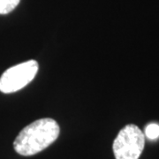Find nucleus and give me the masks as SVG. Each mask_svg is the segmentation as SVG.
I'll list each match as a JSON object with an SVG mask.
<instances>
[{
	"mask_svg": "<svg viewBox=\"0 0 159 159\" xmlns=\"http://www.w3.org/2000/svg\"><path fill=\"white\" fill-rule=\"evenodd\" d=\"M145 135L150 140H155L159 137V125L149 124L145 128Z\"/></svg>",
	"mask_w": 159,
	"mask_h": 159,
	"instance_id": "5",
	"label": "nucleus"
},
{
	"mask_svg": "<svg viewBox=\"0 0 159 159\" xmlns=\"http://www.w3.org/2000/svg\"><path fill=\"white\" fill-rule=\"evenodd\" d=\"M20 0H0V14H7L13 11Z\"/></svg>",
	"mask_w": 159,
	"mask_h": 159,
	"instance_id": "4",
	"label": "nucleus"
},
{
	"mask_svg": "<svg viewBox=\"0 0 159 159\" xmlns=\"http://www.w3.org/2000/svg\"><path fill=\"white\" fill-rule=\"evenodd\" d=\"M145 145V136L135 125H126L119 131L112 145L116 159H139Z\"/></svg>",
	"mask_w": 159,
	"mask_h": 159,
	"instance_id": "2",
	"label": "nucleus"
},
{
	"mask_svg": "<svg viewBox=\"0 0 159 159\" xmlns=\"http://www.w3.org/2000/svg\"><path fill=\"white\" fill-rule=\"evenodd\" d=\"M38 68L35 60H29L7 69L0 77V91L10 94L20 90L34 80Z\"/></svg>",
	"mask_w": 159,
	"mask_h": 159,
	"instance_id": "3",
	"label": "nucleus"
},
{
	"mask_svg": "<svg viewBox=\"0 0 159 159\" xmlns=\"http://www.w3.org/2000/svg\"><path fill=\"white\" fill-rule=\"evenodd\" d=\"M60 127L51 118L35 120L20 132L13 142L14 150L18 154L29 157L48 148L57 139Z\"/></svg>",
	"mask_w": 159,
	"mask_h": 159,
	"instance_id": "1",
	"label": "nucleus"
}]
</instances>
